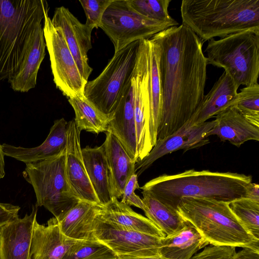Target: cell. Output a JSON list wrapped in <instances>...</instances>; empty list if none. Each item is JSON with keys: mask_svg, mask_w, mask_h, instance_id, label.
Here are the masks:
<instances>
[{"mask_svg": "<svg viewBox=\"0 0 259 259\" xmlns=\"http://www.w3.org/2000/svg\"><path fill=\"white\" fill-rule=\"evenodd\" d=\"M105 134L102 145L112 176L114 197L118 199L121 197L126 184L135 173L137 161L129 156L113 134L108 132Z\"/></svg>", "mask_w": 259, "mask_h": 259, "instance_id": "obj_26", "label": "cell"}, {"mask_svg": "<svg viewBox=\"0 0 259 259\" xmlns=\"http://www.w3.org/2000/svg\"><path fill=\"white\" fill-rule=\"evenodd\" d=\"M238 89L231 77L224 71L210 91L204 96L196 110L186 123L189 125L201 124L232 106Z\"/></svg>", "mask_w": 259, "mask_h": 259, "instance_id": "obj_22", "label": "cell"}, {"mask_svg": "<svg viewBox=\"0 0 259 259\" xmlns=\"http://www.w3.org/2000/svg\"><path fill=\"white\" fill-rule=\"evenodd\" d=\"M67 123L64 118L55 120L46 140L35 147L26 148L3 144L2 146L5 156L27 164L59 155L66 148Z\"/></svg>", "mask_w": 259, "mask_h": 259, "instance_id": "obj_17", "label": "cell"}, {"mask_svg": "<svg viewBox=\"0 0 259 259\" xmlns=\"http://www.w3.org/2000/svg\"><path fill=\"white\" fill-rule=\"evenodd\" d=\"M215 125L207 137L215 135L237 147L245 142L259 141V127L248 122L236 107L231 106L215 115Z\"/></svg>", "mask_w": 259, "mask_h": 259, "instance_id": "obj_20", "label": "cell"}, {"mask_svg": "<svg viewBox=\"0 0 259 259\" xmlns=\"http://www.w3.org/2000/svg\"><path fill=\"white\" fill-rule=\"evenodd\" d=\"M75 240L65 236L61 231L57 219L54 217L47 225L35 221L32 238L31 259H62Z\"/></svg>", "mask_w": 259, "mask_h": 259, "instance_id": "obj_19", "label": "cell"}, {"mask_svg": "<svg viewBox=\"0 0 259 259\" xmlns=\"http://www.w3.org/2000/svg\"><path fill=\"white\" fill-rule=\"evenodd\" d=\"M49 6L44 0H0V80L23 67Z\"/></svg>", "mask_w": 259, "mask_h": 259, "instance_id": "obj_3", "label": "cell"}, {"mask_svg": "<svg viewBox=\"0 0 259 259\" xmlns=\"http://www.w3.org/2000/svg\"><path fill=\"white\" fill-rule=\"evenodd\" d=\"M138 188H139L138 176L134 173L124 187L120 201L129 206L133 205L143 210L144 205L143 201L135 193V191Z\"/></svg>", "mask_w": 259, "mask_h": 259, "instance_id": "obj_37", "label": "cell"}, {"mask_svg": "<svg viewBox=\"0 0 259 259\" xmlns=\"http://www.w3.org/2000/svg\"><path fill=\"white\" fill-rule=\"evenodd\" d=\"M93 235L95 239L109 247L118 256L159 255L162 238L112 226L101 221L99 217Z\"/></svg>", "mask_w": 259, "mask_h": 259, "instance_id": "obj_11", "label": "cell"}, {"mask_svg": "<svg viewBox=\"0 0 259 259\" xmlns=\"http://www.w3.org/2000/svg\"><path fill=\"white\" fill-rule=\"evenodd\" d=\"M251 183L249 175L191 169L174 175L163 174L141 189L177 210L183 197H203L230 203L245 198Z\"/></svg>", "mask_w": 259, "mask_h": 259, "instance_id": "obj_2", "label": "cell"}, {"mask_svg": "<svg viewBox=\"0 0 259 259\" xmlns=\"http://www.w3.org/2000/svg\"><path fill=\"white\" fill-rule=\"evenodd\" d=\"M171 26L175 25L141 15L127 0H113L103 15L100 28L112 42L116 53L134 41L150 39Z\"/></svg>", "mask_w": 259, "mask_h": 259, "instance_id": "obj_9", "label": "cell"}, {"mask_svg": "<svg viewBox=\"0 0 259 259\" xmlns=\"http://www.w3.org/2000/svg\"><path fill=\"white\" fill-rule=\"evenodd\" d=\"M209 243L190 223L178 232L161 239L159 255L167 259H190Z\"/></svg>", "mask_w": 259, "mask_h": 259, "instance_id": "obj_27", "label": "cell"}, {"mask_svg": "<svg viewBox=\"0 0 259 259\" xmlns=\"http://www.w3.org/2000/svg\"><path fill=\"white\" fill-rule=\"evenodd\" d=\"M247 199L259 202V186L251 183L248 187L245 197Z\"/></svg>", "mask_w": 259, "mask_h": 259, "instance_id": "obj_40", "label": "cell"}, {"mask_svg": "<svg viewBox=\"0 0 259 259\" xmlns=\"http://www.w3.org/2000/svg\"><path fill=\"white\" fill-rule=\"evenodd\" d=\"M147 53V41L141 40L138 62L133 78L134 108L138 160L145 157L153 148L149 141L147 133L149 112Z\"/></svg>", "mask_w": 259, "mask_h": 259, "instance_id": "obj_12", "label": "cell"}, {"mask_svg": "<svg viewBox=\"0 0 259 259\" xmlns=\"http://www.w3.org/2000/svg\"><path fill=\"white\" fill-rule=\"evenodd\" d=\"M107 132L118 140L129 156L137 162L133 78L111 116Z\"/></svg>", "mask_w": 259, "mask_h": 259, "instance_id": "obj_18", "label": "cell"}, {"mask_svg": "<svg viewBox=\"0 0 259 259\" xmlns=\"http://www.w3.org/2000/svg\"><path fill=\"white\" fill-rule=\"evenodd\" d=\"M42 25L37 30L33 43L22 68L8 82L16 92H28L36 84L38 71L46 55Z\"/></svg>", "mask_w": 259, "mask_h": 259, "instance_id": "obj_28", "label": "cell"}, {"mask_svg": "<svg viewBox=\"0 0 259 259\" xmlns=\"http://www.w3.org/2000/svg\"><path fill=\"white\" fill-rule=\"evenodd\" d=\"M140 40L114 53L100 74L85 84L84 97L104 114L111 116L133 78L138 62Z\"/></svg>", "mask_w": 259, "mask_h": 259, "instance_id": "obj_8", "label": "cell"}, {"mask_svg": "<svg viewBox=\"0 0 259 259\" xmlns=\"http://www.w3.org/2000/svg\"><path fill=\"white\" fill-rule=\"evenodd\" d=\"M233 105L248 122L259 127L258 83L241 89L237 93Z\"/></svg>", "mask_w": 259, "mask_h": 259, "instance_id": "obj_33", "label": "cell"}, {"mask_svg": "<svg viewBox=\"0 0 259 259\" xmlns=\"http://www.w3.org/2000/svg\"><path fill=\"white\" fill-rule=\"evenodd\" d=\"M66 148L53 157L26 164L22 173L33 188L35 205L45 207L58 221L80 200L66 177Z\"/></svg>", "mask_w": 259, "mask_h": 259, "instance_id": "obj_7", "label": "cell"}, {"mask_svg": "<svg viewBox=\"0 0 259 259\" xmlns=\"http://www.w3.org/2000/svg\"><path fill=\"white\" fill-rule=\"evenodd\" d=\"M118 258L109 247L96 240H80L68 249L62 259Z\"/></svg>", "mask_w": 259, "mask_h": 259, "instance_id": "obj_32", "label": "cell"}, {"mask_svg": "<svg viewBox=\"0 0 259 259\" xmlns=\"http://www.w3.org/2000/svg\"><path fill=\"white\" fill-rule=\"evenodd\" d=\"M68 100L74 111V119L80 131L97 134L107 132L111 116L102 113L85 97L68 98Z\"/></svg>", "mask_w": 259, "mask_h": 259, "instance_id": "obj_30", "label": "cell"}, {"mask_svg": "<svg viewBox=\"0 0 259 259\" xmlns=\"http://www.w3.org/2000/svg\"><path fill=\"white\" fill-rule=\"evenodd\" d=\"M87 174L101 205H105L114 197L113 181L103 145L82 148Z\"/></svg>", "mask_w": 259, "mask_h": 259, "instance_id": "obj_21", "label": "cell"}, {"mask_svg": "<svg viewBox=\"0 0 259 259\" xmlns=\"http://www.w3.org/2000/svg\"><path fill=\"white\" fill-rule=\"evenodd\" d=\"M113 0H79L86 16L85 24L100 27L103 15Z\"/></svg>", "mask_w": 259, "mask_h": 259, "instance_id": "obj_35", "label": "cell"}, {"mask_svg": "<svg viewBox=\"0 0 259 259\" xmlns=\"http://www.w3.org/2000/svg\"><path fill=\"white\" fill-rule=\"evenodd\" d=\"M4 157L5 154L2 148V146L0 144V179L3 178L5 176Z\"/></svg>", "mask_w": 259, "mask_h": 259, "instance_id": "obj_41", "label": "cell"}, {"mask_svg": "<svg viewBox=\"0 0 259 259\" xmlns=\"http://www.w3.org/2000/svg\"><path fill=\"white\" fill-rule=\"evenodd\" d=\"M37 207L33 206L29 214L18 217L0 227V259H31V246Z\"/></svg>", "mask_w": 259, "mask_h": 259, "instance_id": "obj_16", "label": "cell"}, {"mask_svg": "<svg viewBox=\"0 0 259 259\" xmlns=\"http://www.w3.org/2000/svg\"><path fill=\"white\" fill-rule=\"evenodd\" d=\"M81 131L74 119L67 123L65 171L68 182L80 200L100 204L88 177L80 146Z\"/></svg>", "mask_w": 259, "mask_h": 259, "instance_id": "obj_15", "label": "cell"}, {"mask_svg": "<svg viewBox=\"0 0 259 259\" xmlns=\"http://www.w3.org/2000/svg\"><path fill=\"white\" fill-rule=\"evenodd\" d=\"M43 31L56 87L68 98H84L86 82L81 76L61 30L55 27L47 15Z\"/></svg>", "mask_w": 259, "mask_h": 259, "instance_id": "obj_10", "label": "cell"}, {"mask_svg": "<svg viewBox=\"0 0 259 259\" xmlns=\"http://www.w3.org/2000/svg\"><path fill=\"white\" fill-rule=\"evenodd\" d=\"M144 205L143 211L150 220L165 235L170 236L178 232L186 224L185 221L177 212L151 196L142 192Z\"/></svg>", "mask_w": 259, "mask_h": 259, "instance_id": "obj_29", "label": "cell"}, {"mask_svg": "<svg viewBox=\"0 0 259 259\" xmlns=\"http://www.w3.org/2000/svg\"><path fill=\"white\" fill-rule=\"evenodd\" d=\"M118 259H167L160 255L145 257H133L128 256H119Z\"/></svg>", "mask_w": 259, "mask_h": 259, "instance_id": "obj_42", "label": "cell"}, {"mask_svg": "<svg viewBox=\"0 0 259 259\" xmlns=\"http://www.w3.org/2000/svg\"><path fill=\"white\" fill-rule=\"evenodd\" d=\"M229 206L246 230L259 239V202L241 198L231 202Z\"/></svg>", "mask_w": 259, "mask_h": 259, "instance_id": "obj_31", "label": "cell"}, {"mask_svg": "<svg viewBox=\"0 0 259 259\" xmlns=\"http://www.w3.org/2000/svg\"><path fill=\"white\" fill-rule=\"evenodd\" d=\"M99 219L104 223L124 230L139 232L160 238L164 234L150 220L134 211L130 206L114 197L103 205Z\"/></svg>", "mask_w": 259, "mask_h": 259, "instance_id": "obj_23", "label": "cell"}, {"mask_svg": "<svg viewBox=\"0 0 259 259\" xmlns=\"http://www.w3.org/2000/svg\"><path fill=\"white\" fill-rule=\"evenodd\" d=\"M215 125V120L195 125L186 123L173 134L157 141L149 154L136 163L135 173L138 177L156 160L165 155L181 149L186 152L208 144L209 141L207 134Z\"/></svg>", "mask_w": 259, "mask_h": 259, "instance_id": "obj_13", "label": "cell"}, {"mask_svg": "<svg viewBox=\"0 0 259 259\" xmlns=\"http://www.w3.org/2000/svg\"><path fill=\"white\" fill-rule=\"evenodd\" d=\"M207 64L224 69L239 88L258 83L259 33L244 31L208 40Z\"/></svg>", "mask_w": 259, "mask_h": 259, "instance_id": "obj_6", "label": "cell"}, {"mask_svg": "<svg viewBox=\"0 0 259 259\" xmlns=\"http://www.w3.org/2000/svg\"><path fill=\"white\" fill-rule=\"evenodd\" d=\"M171 0H127L128 5L141 15L151 20L168 22L175 26L179 23L169 15Z\"/></svg>", "mask_w": 259, "mask_h": 259, "instance_id": "obj_34", "label": "cell"}, {"mask_svg": "<svg viewBox=\"0 0 259 259\" xmlns=\"http://www.w3.org/2000/svg\"><path fill=\"white\" fill-rule=\"evenodd\" d=\"M151 38L159 54L162 105L158 141L180 128L196 110L204 96L208 64L203 42L182 23Z\"/></svg>", "mask_w": 259, "mask_h": 259, "instance_id": "obj_1", "label": "cell"}, {"mask_svg": "<svg viewBox=\"0 0 259 259\" xmlns=\"http://www.w3.org/2000/svg\"><path fill=\"white\" fill-rule=\"evenodd\" d=\"M103 205L80 200L58 221L61 232L75 240H95L93 232Z\"/></svg>", "mask_w": 259, "mask_h": 259, "instance_id": "obj_25", "label": "cell"}, {"mask_svg": "<svg viewBox=\"0 0 259 259\" xmlns=\"http://www.w3.org/2000/svg\"><path fill=\"white\" fill-rule=\"evenodd\" d=\"M236 253V247L228 245H211L193 255L190 259H231Z\"/></svg>", "mask_w": 259, "mask_h": 259, "instance_id": "obj_36", "label": "cell"}, {"mask_svg": "<svg viewBox=\"0 0 259 259\" xmlns=\"http://www.w3.org/2000/svg\"><path fill=\"white\" fill-rule=\"evenodd\" d=\"M51 21L55 27L61 30L79 73L87 83L93 71L89 65L88 53L92 48L93 28L81 23L64 6L56 8Z\"/></svg>", "mask_w": 259, "mask_h": 259, "instance_id": "obj_14", "label": "cell"}, {"mask_svg": "<svg viewBox=\"0 0 259 259\" xmlns=\"http://www.w3.org/2000/svg\"><path fill=\"white\" fill-rule=\"evenodd\" d=\"M181 15L203 43L244 31L259 33V0H183Z\"/></svg>", "mask_w": 259, "mask_h": 259, "instance_id": "obj_4", "label": "cell"}, {"mask_svg": "<svg viewBox=\"0 0 259 259\" xmlns=\"http://www.w3.org/2000/svg\"><path fill=\"white\" fill-rule=\"evenodd\" d=\"M147 57L149 92L147 133L150 144L153 147L157 141V131L161 117L162 102L159 49L156 42L151 38L148 39Z\"/></svg>", "mask_w": 259, "mask_h": 259, "instance_id": "obj_24", "label": "cell"}, {"mask_svg": "<svg viewBox=\"0 0 259 259\" xmlns=\"http://www.w3.org/2000/svg\"><path fill=\"white\" fill-rule=\"evenodd\" d=\"M20 209L18 205L0 202V227L19 217Z\"/></svg>", "mask_w": 259, "mask_h": 259, "instance_id": "obj_38", "label": "cell"}, {"mask_svg": "<svg viewBox=\"0 0 259 259\" xmlns=\"http://www.w3.org/2000/svg\"><path fill=\"white\" fill-rule=\"evenodd\" d=\"M231 259H259V251L250 248H243L234 254Z\"/></svg>", "mask_w": 259, "mask_h": 259, "instance_id": "obj_39", "label": "cell"}, {"mask_svg": "<svg viewBox=\"0 0 259 259\" xmlns=\"http://www.w3.org/2000/svg\"><path fill=\"white\" fill-rule=\"evenodd\" d=\"M230 202L203 197H183L177 211L211 245L250 248L259 251V239L234 214Z\"/></svg>", "mask_w": 259, "mask_h": 259, "instance_id": "obj_5", "label": "cell"}]
</instances>
